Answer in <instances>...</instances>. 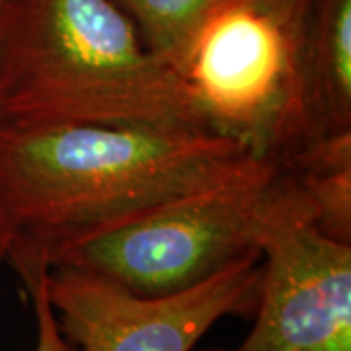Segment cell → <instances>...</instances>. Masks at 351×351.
I'll return each mask as SVG.
<instances>
[{
    "mask_svg": "<svg viewBox=\"0 0 351 351\" xmlns=\"http://www.w3.org/2000/svg\"><path fill=\"white\" fill-rule=\"evenodd\" d=\"M250 152L193 129L0 123V219L16 274L47 256L205 188Z\"/></svg>",
    "mask_w": 351,
    "mask_h": 351,
    "instance_id": "6da1fadb",
    "label": "cell"
},
{
    "mask_svg": "<svg viewBox=\"0 0 351 351\" xmlns=\"http://www.w3.org/2000/svg\"><path fill=\"white\" fill-rule=\"evenodd\" d=\"M45 274L47 267L20 277L32 299V306L36 314V330H38L36 351H78L57 326V318L45 291Z\"/></svg>",
    "mask_w": 351,
    "mask_h": 351,
    "instance_id": "30bf717a",
    "label": "cell"
},
{
    "mask_svg": "<svg viewBox=\"0 0 351 351\" xmlns=\"http://www.w3.org/2000/svg\"><path fill=\"white\" fill-rule=\"evenodd\" d=\"M306 63L322 135L351 131V0H311Z\"/></svg>",
    "mask_w": 351,
    "mask_h": 351,
    "instance_id": "52a82bcc",
    "label": "cell"
},
{
    "mask_svg": "<svg viewBox=\"0 0 351 351\" xmlns=\"http://www.w3.org/2000/svg\"><path fill=\"white\" fill-rule=\"evenodd\" d=\"M311 0H213L164 63L201 131L279 166L320 137L306 29Z\"/></svg>",
    "mask_w": 351,
    "mask_h": 351,
    "instance_id": "3957f363",
    "label": "cell"
},
{
    "mask_svg": "<svg viewBox=\"0 0 351 351\" xmlns=\"http://www.w3.org/2000/svg\"><path fill=\"white\" fill-rule=\"evenodd\" d=\"M2 10H4V0H0V22H2Z\"/></svg>",
    "mask_w": 351,
    "mask_h": 351,
    "instance_id": "7c38bea8",
    "label": "cell"
},
{
    "mask_svg": "<svg viewBox=\"0 0 351 351\" xmlns=\"http://www.w3.org/2000/svg\"><path fill=\"white\" fill-rule=\"evenodd\" d=\"M10 246V230L6 228V225L0 219V263L6 262V252Z\"/></svg>",
    "mask_w": 351,
    "mask_h": 351,
    "instance_id": "8fae6325",
    "label": "cell"
},
{
    "mask_svg": "<svg viewBox=\"0 0 351 351\" xmlns=\"http://www.w3.org/2000/svg\"><path fill=\"white\" fill-rule=\"evenodd\" d=\"M283 188L279 164L248 156L213 184L66 244L45 263L96 274L137 297L176 295L258 254L263 221Z\"/></svg>",
    "mask_w": 351,
    "mask_h": 351,
    "instance_id": "277c9868",
    "label": "cell"
},
{
    "mask_svg": "<svg viewBox=\"0 0 351 351\" xmlns=\"http://www.w3.org/2000/svg\"><path fill=\"white\" fill-rule=\"evenodd\" d=\"M262 252L168 297H137L110 279L53 265L45 274L57 326L78 351H193L225 316L254 314Z\"/></svg>",
    "mask_w": 351,
    "mask_h": 351,
    "instance_id": "5b68a950",
    "label": "cell"
},
{
    "mask_svg": "<svg viewBox=\"0 0 351 351\" xmlns=\"http://www.w3.org/2000/svg\"><path fill=\"white\" fill-rule=\"evenodd\" d=\"M258 246L262 277L250 334L232 350L207 351H351V244L314 226L287 172Z\"/></svg>",
    "mask_w": 351,
    "mask_h": 351,
    "instance_id": "8992f818",
    "label": "cell"
},
{
    "mask_svg": "<svg viewBox=\"0 0 351 351\" xmlns=\"http://www.w3.org/2000/svg\"><path fill=\"white\" fill-rule=\"evenodd\" d=\"M0 123L201 131L170 66L113 0H4Z\"/></svg>",
    "mask_w": 351,
    "mask_h": 351,
    "instance_id": "7a4b0ae2",
    "label": "cell"
},
{
    "mask_svg": "<svg viewBox=\"0 0 351 351\" xmlns=\"http://www.w3.org/2000/svg\"><path fill=\"white\" fill-rule=\"evenodd\" d=\"M137 27L145 47L160 61L178 47L213 0H113Z\"/></svg>",
    "mask_w": 351,
    "mask_h": 351,
    "instance_id": "9c48e42d",
    "label": "cell"
},
{
    "mask_svg": "<svg viewBox=\"0 0 351 351\" xmlns=\"http://www.w3.org/2000/svg\"><path fill=\"white\" fill-rule=\"evenodd\" d=\"M281 168L301 189L314 226L351 244V131L316 137Z\"/></svg>",
    "mask_w": 351,
    "mask_h": 351,
    "instance_id": "ba28073f",
    "label": "cell"
}]
</instances>
